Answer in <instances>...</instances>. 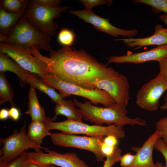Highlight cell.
Returning a JSON list of instances; mask_svg holds the SVG:
<instances>
[{"label": "cell", "instance_id": "obj_1", "mask_svg": "<svg viewBox=\"0 0 167 167\" xmlns=\"http://www.w3.org/2000/svg\"><path fill=\"white\" fill-rule=\"evenodd\" d=\"M30 52L42 62L49 74L86 89H94L96 82L116 71L82 49L63 46L50 52L49 58L42 55L36 48Z\"/></svg>", "mask_w": 167, "mask_h": 167}, {"label": "cell", "instance_id": "obj_2", "mask_svg": "<svg viewBox=\"0 0 167 167\" xmlns=\"http://www.w3.org/2000/svg\"><path fill=\"white\" fill-rule=\"evenodd\" d=\"M79 101L74 97L73 101L79 108L78 110L85 121L100 126L105 124H114L122 127L126 125L146 126V121L138 117L131 118L127 116L128 112L126 108L115 103L107 107H101L93 105L89 101Z\"/></svg>", "mask_w": 167, "mask_h": 167}, {"label": "cell", "instance_id": "obj_3", "mask_svg": "<svg viewBox=\"0 0 167 167\" xmlns=\"http://www.w3.org/2000/svg\"><path fill=\"white\" fill-rule=\"evenodd\" d=\"M49 35L32 24L23 15L11 29L2 43L19 45L27 49L34 47L38 50L52 51Z\"/></svg>", "mask_w": 167, "mask_h": 167}, {"label": "cell", "instance_id": "obj_4", "mask_svg": "<svg viewBox=\"0 0 167 167\" xmlns=\"http://www.w3.org/2000/svg\"><path fill=\"white\" fill-rule=\"evenodd\" d=\"M44 122L47 130L49 131L55 130L67 134H84L92 137L113 135L117 139H122L125 136V132L122 127L114 124L106 126L96 124L89 125L82 122L67 119L61 122H55L51 121L50 118Z\"/></svg>", "mask_w": 167, "mask_h": 167}, {"label": "cell", "instance_id": "obj_5", "mask_svg": "<svg viewBox=\"0 0 167 167\" xmlns=\"http://www.w3.org/2000/svg\"><path fill=\"white\" fill-rule=\"evenodd\" d=\"M25 122L19 132L14 130L13 133L7 137L0 139L2 147L0 150V167L3 166L18 158L26 150L32 148L35 152H42L43 149L47 152L49 149L29 139L26 133Z\"/></svg>", "mask_w": 167, "mask_h": 167}, {"label": "cell", "instance_id": "obj_6", "mask_svg": "<svg viewBox=\"0 0 167 167\" xmlns=\"http://www.w3.org/2000/svg\"><path fill=\"white\" fill-rule=\"evenodd\" d=\"M42 80L58 90L63 99L73 95L86 98L95 105L101 104L105 107L116 103L110 96L103 90L84 88L62 80L54 75L48 74Z\"/></svg>", "mask_w": 167, "mask_h": 167}, {"label": "cell", "instance_id": "obj_7", "mask_svg": "<svg viewBox=\"0 0 167 167\" xmlns=\"http://www.w3.org/2000/svg\"><path fill=\"white\" fill-rule=\"evenodd\" d=\"M70 8L68 6L49 8L30 2L24 15L43 32L49 36H54L58 26L53 20L59 18L63 11Z\"/></svg>", "mask_w": 167, "mask_h": 167}, {"label": "cell", "instance_id": "obj_8", "mask_svg": "<svg viewBox=\"0 0 167 167\" xmlns=\"http://www.w3.org/2000/svg\"><path fill=\"white\" fill-rule=\"evenodd\" d=\"M49 136L54 145L63 147L74 148L89 151L94 154L98 161H102L105 157L101 149L105 136H81L62 132L52 133Z\"/></svg>", "mask_w": 167, "mask_h": 167}, {"label": "cell", "instance_id": "obj_9", "mask_svg": "<svg viewBox=\"0 0 167 167\" xmlns=\"http://www.w3.org/2000/svg\"><path fill=\"white\" fill-rule=\"evenodd\" d=\"M0 52L6 54L25 70L37 75L42 80L49 74L41 61L23 46L0 43Z\"/></svg>", "mask_w": 167, "mask_h": 167}, {"label": "cell", "instance_id": "obj_10", "mask_svg": "<svg viewBox=\"0 0 167 167\" xmlns=\"http://www.w3.org/2000/svg\"><path fill=\"white\" fill-rule=\"evenodd\" d=\"M167 90V81L159 73L143 85L136 96V103L140 108L148 111L156 110L159 99Z\"/></svg>", "mask_w": 167, "mask_h": 167}, {"label": "cell", "instance_id": "obj_11", "mask_svg": "<svg viewBox=\"0 0 167 167\" xmlns=\"http://www.w3.org/2000/svg\"><path fill=\"white\" fill-rule=\"evenodd\" d=\"M93 88L105 91L116 103L126 108L129 99V85L124 75L116 71L96 82Z\"/></svg>", "mask_w": 167, "mask_h": 167}, {"label": "cell", "instance_id": "obj_12", "mask_svg": "<svg viewBox=\"0 0 167 167\" xmlns=\"http://www.w3.org/2000/svg\"><path fill=\"white\" fill-rule=\"evenodd\" d=\"M27 155L29 161L41 166L52 164L61 167H90L75 152L61 153L49 150L47 153L27 152Z\"/></svg>", "mask_w": 167, "mask_h": 167}, {"label": "cell", "instance_id": "obj_13", "mask_svg": "<svg viewBox=\"0 0 167 167\" xmlns=\"http://www.w3.org/2000/svg\"><path fill=\"white\" fill-rule=\"evenodd\" d=\"M69 12L92 24L96 29L115 37L120 36L131 37L138 33V31L136 29H123L113 25L109 23V19L98 16L92 10L85 9L79 11L71 10Z\"/></svg>", "mask_w": 167, "mask_h": 167}, {"label": "cell", "instance_id": "obj_14", "mask_svg": "<svg viewBox=\"0 0 167 167\" xmlns=\"http://www.w3.org/2000/svg\"><path fill=\"white\" fill-rule=\"evenodd\" d=\"M166 58H167V45L157 46L150 50L141 52L120 56H110L108 63L139 64L151 61L158 62Z\"/></svg>", "mask_w": 167, "mask_h": 167}, {"label": "cell", "instance_id": "obj_15", "mask_svg": "<svg viewBox=\"0 0 167 167\" xmlns=\"http://www.w3.org/2000/svg\"><path fill=\"white\" fill-rule=\"evenodd\" d=\"M161 138V134L156 130L141 147L132 148L136 152L135 157L132 164L128 167H156L153 160V151L156 142Z\"/></svg>", "mask_w": 167, "mask_h": 167}, {"label": "cell", "instance_id": "obj_16", "mask_svg": "<svg viewBox=\"0 0 167 167\" xmlns=\"http://www.w3.org/2000/svg\"><path fill=\"white\" fill-rule=\"evenodd\" d=\"M155 32L150 36L142 38H124L116 39V41H122L128 46L138 49L145 46L167 45V28L160 24L155 27Z\"/></svg>", "mask_w": 167, "mask_h": 167}, {"label": "cell", "instance_id": "obj_17", "mask_svg": "<svg viewBox=\"0 0 167 167\" xmlns=\"http://www.w3.org/2000/svg\"><path fill=\"white\" fill-rule=\"evenodd\" d=\"M10 71L18 77L19 84L24 88L27 84L26 77L30 72L25 70L6 54L0 53V72Z\"/></svg>", "mask_w": 167, "mask_h": 167}, {"label": "cell", "instance_id": "obj_18", "mask_svg": "<svg viewBox=\"0 0 167 167\" xmlns=\"http://www.w3.org/2000/svg\"><path fill=\"white\" fill-rule=\"evenodd\" d=\"M75 105L71 100H62L56 104L54 108L55 114L50 119L52 121L56 120L57 116L62 115L67 118V120L82 122L81 114L75 107Z\"/></svg>", "mask_w": 167, "mask_h": 167}, {"label": "cell", "instance_id": "obj_19", "mask_svg": "<svg viewBox=\"0 0 167 167\" xmlns=\"http://www.w3.org/2000/svg\"><path fill=\"white\" fill-rule=\"evenodd\" d=\"M36 75L29 72L26 77L27 84L34 87L35 88L47 94L56 104L63 100L61 94L57 92L54 88L39 78Z\"/></svg>", "mask_w": 167, "mask_h": 167}, {"label": "cell", "instance_id": "obj_20", "mask_svg": "<svg viewBox=\"0 0 167 167\" xmlns=\"http://www.w3.org/2000/svg\"><path fill=\"white\" fill-rule=\"evenodd\" d=\"M35 89L34 87L30 86L28 92V109L25 113L29 115L32 121L44 122L49 117L45 116L44 110L38 101Z\"/></svg>", "mask_w": 167, "mask_h": 167}, {"label": "cell", "instance_id": "obj_21", "mask_svg": "<svg viewBox=\"0 0 167 167\" xmlns=\"http://www.w3.org/2000/svg\"><path fill=\"white\" fill-rule=\"evenodd\" d=\"M51 134L47 130L44 122L34 121L28 125L27 135L31 140L41 145L44 138L49 136Z\"/></svg>", "mask_w": 167, "mask_h": 167}, {"label": "cell", "instance_id": "obj_22", "mask_svg": "<svg viewBox=\"0 0 167 167\" xmlns=\"http://www.w3.org/2000/svg\"><path fill=\"white\" fill-rule=\"evenodd\" d=\"M25 11L12 13L0 7V32L7 35L10 31L24 15Z\"/></svg>", "mask_w": 167, "mask_h": 167}, {"label": "cell", "instance_id": "obj_23", "mask_svg": "<svg viewBox=\"0 0 167 167\" xmlns=\"http://www.w3.org/2000/svg\"><path fill=\"white\" fill-rule=\"evenodd\" d=\"M14 91L7 80L4 73L0 72V105L6 102L14 106Z\"/></svg>", "mask_w": 167, "mask_h": 167}, {"label": "cell", "instance_id": "obj_24", "mask_svg": "<svg viewBox=\"0 0 167 167\" xmlns=\"http://www.w3.org/2000/svg\"><path fill=\"white\" fill-rule=\"evenodd\" d=\"M29 3L27 0H1L0 7L9 12L17 13L25 11Z\"/></svg>", "mask_w": 167, "mask_h": 167}, {"label": "cell", "instance_id": "obj_25", "mask_svg": "<svg viewBox=\"0 0 167 167\" xmlns=\"http://www.w3.org/2000/svg\"><path fill=\"white\" fill-rule=\"evenodd\" d=\"M134 2L151 6L155 12H163L167 14V0H135Z\"/></svg>", "mask_w": 167, "mask_h": 167}, {"label": "cell", "instance_id": "obj_26", "mask_svg": "<svg viewBox=\"0 0 167 167\" xmlns=\"http://www.w3.org/2000/svg\"><path fill=\"white\" fill-rule=\"evenodd\" d=\"M75 39V36L71 31L66 28L62 29L58 35L59 42L65 46L70 47L73 44Z\"/></svg>", "mask_w": 167, "mask_h": 167}, {"label": "cell", "instance_id": "obj_27", "mask_svg": "<svg viewBox=\"0 0 167 167\" xmlns=\"http://www.w3.org/2000/svg\"><path fill=\"white\" fill-rule=\"evenodd\" d=\"M156 128L161 134V139L167 147V116L161 118L156 122Z\"/></svg>", "mask_w": 167, "mask_h": 167}, {"label": "cell", "instance_id": "obj_28", "mask_svg": "<svg viewBox=\"0 0 167 167\" xmlns=\"http://www.w3.org/2000/svg\"><path fill=\"white\" fill-rule=\"evenodd\" d=\"M122 150L115 146L113 153L111 155L107 156L102 167H112L116 163L120 161L122 155Z\"/></svg>", "mask_w": 167, "mask_h": 167}, {"label": "cell", "instance_id": "obj_29", "mask_svg": "<svg viewBox=\"0 0 167 167\" xmlns=\"http://www.w3.org/2000/svg\"><path fill=\"white\" fill-rule=\"evenodd\" d=\"M79 1L84 6V9L87 10H92L93 7L99 5L110 6L113 2L111 0H79Z\"/></svg>", "mask_w": 167, "mask_h": 167}, {"label": "cell", "instance_id": "obj_30", "mask_svg": "<svg viewBox=\"0 0 167 167\" xmlns=\"http://www.w3.org/2000/svg\"><path fill=\"white\" fill-rule=\"evenodd\" d=\"M61 0H32L30 2L47 7L58 8L62 2Z\"/></svg>", "mask_w": 167, "mask_h": 167}, {"label": "cell", "instance_id": "obj_31", "mask_svg": "<svg viewBox=\"0 0 167 167\" xmlns=\"http://www.w3.org/2000/svg\"><path fill=\"white\" fill-rule=\"evenodd\" d=\"M27 158V152L25 151L18 158L0 167H23Z\"/></svg>", "mask_w": 167, "mask_h": 167}, {"label": "cell", "instance_id": "obj_32", "mask_svg": "<svg viewBox=\"0 0 167 167\" xmlns=\"http://www.w3.org/2000/svg\"><path fill=\"white\" fill-rule=\"evenodd\" d=\"M135 155L127 153L122 156L120 161V165L123 167H128L131 165L135 158Z\"/></svg>", "mask_w": 167, "mask_h": 167}, {"label": "cell", "instance_id": "obj_33", "mask_svg": "<svg viewBox=\"0 0 167 167\" xmlns=\"http://www.w3.org/2000/svg\"><path fill=\"white\" fill-rule=\"evenodd\" d=\"M154 148L161 153L165 160V165L167 167V147L161 139L156 141Z\"/></svg>", "mask_w": 167, "mask_h": 167}, {"label": "cell", "instance_id": "obj_34", "mask_svg": "<svg viewBox=\"0 0 167 167\" xmlns=\"http://www.w3.org/2000/svg\"><path fill=\"white\" fill-rule=\"evenodd\" d=\"M160 69L159 73L167 81V58L158 61Z\"/></svg>", "mask_w": 167, "mask_h": 167}, {"label": "cell", "instance_id": "obj_35", "mask_svg": "<svg viewBox=\"0 0 167 167\" xmlns=\"http://www.w3.org/2000/svg\"><path fill=\"white\" fill-rule=\"evenodd\" d=\"M9 117L14 121H17L19 118L20 113L19 109L12 106L9 110Z\"/></svg>", "mask_w": 167, "mask_h": 167}, {"label": "cell", "instance_id": "obj_36", "mask_svg": "<svg viewBox=\"0 0 167 167\" xmlns=\"http://www.w3.org/2000/svg\"><path fill=\"white\" fill-rule=\"evenodd\" d=\"M114 147L107 145L103 142L101 146V151L103 155L106 157L112 154Z\"/></svg>", "mask_w": 167, "mask_h": 167}, {"label": "cell", "instance_id": "obj_37", "mask_svg": "<svg viewBox=\"0 0 167 167\" xmlns=\"http://www.w3.org/2000/svg\"><path fill=\"white\" fill-rule=\"evenodd\" d=\"M117 138L113 135H109L105 137L104 143L109 146L115 147L118 143Z\"/></svg>", "mask_w": 167, "mask_h": 167}, {"label": "cell", "instance_id": "obj_38", "mask_svg": "<svg viewBox=\"0 0 167 167\" xmlns=\"http://www.w3.org/2000/svg\"><path fill=\"white\" fill-rule=\"evenodd\" d=\"M9 117V110L6 109L2 108L0 110V119L5 120Z\"/></svg>", "mask_w": 167, "mask_h": 167}, {"label": "cell", "instance_id": "obj_39", "mask_svg": "<svg viewBox=\"0 0 167 167\" xmlns=\"http://www.w3.org/2000/svg\"><path fill=\"white\" fill-rule=\"evenodd\" d=\"M23 167H42V166L37 164L30 161L28 157Z\"/></svg>", "mask_w": 167, "mask_h": 167}, {"label": "cell", "instance_id": "obj_40", "mask_svg": "<svg viewBox=\"0 0 167 167\" xmlns=\"http://www.w3.org/2000/svg\"><path fill=\"white\" fill-rule=\"evenodd\" d=\"M164 103L160 107V109L163 111L167 110V94L164 97Z\"/></svg>", "mask_w": 167, "mask_h": 167}, {"label": "cell", "instance_id": "obj_41", "mask_svg": "<svg viewBox=\"0 0 167 167\" xmlns=\"http://www.w3.org/2000/svg\"><path fill=\"white\" fill-rule=\"evenodd\" d=\"M7 37V35L0 32V41L1 43H4L6 41Z\"/></svg>", "mask_w": 167, "mask_h": 167}, {"label": "cell", "instance_id": "obj_42", "mask_svg": "<svg viewBox=\"0 0 167 167\" xmlns=\"http://www.w3.org/2000/svg\"><path fill=\"white\" fill-rule=\"evenodd\" d=\"M159 18L167 25V14L162 15L159 16Z\"/></svg>", "mask_w": 167, "mask_h": 167}, {"label": "cell", "instance_id": "obj_43", "mask_svg": "<svg viewBox=\"0 0 167 167\" xmlns=\"http://www.w3.org/2000/svg\"><path fill=\"white\" fill-rule=\"evenodd\" d=\"M156 167H166L165 165H163L161 163L157 161L156 163Z\"/></svg>", "mask_w": 167, "mask_h": 167}, {"label": "cell", "instance_id": "obj_44", "mask_svg": "<svg viewBox=\"0 0 167 167\" xmlns=\"http://www.w3.org/2000/svg\"><path fill=\"white\" fill-rule=\"evenodd\" d=\"M42 167H56V166L54 165L49 164L41 166Z\"/></svg>", "mask_w": 167, "mask_h": 167}]
</instances>
